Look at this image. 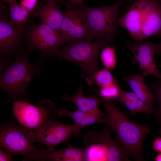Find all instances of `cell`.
<instances>
[{"label": "cell", "instance_id": "obj_1", "mask_svg": "<svg viewBox=\"0 0 161 161\" xmlns=\"http://www.w3.org/2000/svg\"><path fill=\"white\" fill-rule=\"evenodd\" d=\"M101 100L105 111L104 124L114 132L115 141L135 160H144L142 144L150 128L132 121L111 101Z\"/></svg>", "mask_w": 161, "mask_h": 161}, {"label": "cell", "instance_id": "obj_2", "mask_svg": "<svg viewBox=\"0 0 161 161\" xmlns=\"http://www.w3.org/2000/svg\"><path fill=\"white\" fill-rule=\"evenodd\" d=\"M30 53L24 49L14 57L15 61L1 71L0 88L8 95L6 103L18 99L29 100L27 89L32 80L39 73L42 63L40 61L31 63L29 58Z\"/></svg>", "mask_w": 161, "mask_h": 161}, {"label": "cell", "instance_id": "obj_3", "mask_svg": "<svg viewBox=\"0 0 161 161\" xmlns=\"http://www.w3.org/2000/svg\"><path fill=\"white\" fill-rule=\"evenodd\" d=\"M124 0H120L113 5L97 8L78 5L82 21L93 38L112 43L119 35L117 20L120 14L119 8L123 5Z\"/></svg>", "mask_w": 161, "mask_h": 161}, {"label": "cell", "instance_id": "obj_4", "mask_svg": "<svg viewBox=\"0 0 161 161\" xmlns=\"http://www.w3.org/2000/svg\"><path fill=\"white\" fill-rule=\"evenodd\" d=\"M32 131L14 121L2 124L0 129V147L12 155L24 156L25 160H41L42 149L33 145Z\"/></svg>", "mask_w": 161, "mask_h": 161}, {"label": "cell", "instance_id": "obj_5", "mask_svg": "<svg viewBox=\"0 0 161 161\" xmlns=\"http://www.w3.org/2000/svg\"><path fill=\"white\" fill-rule=\"evenodd\" d=\"M109 44L102 39L94 42L91 39L71 42L59 49L56 55L60 60L68 61L81 67L83 70L80 77L91 76L99 70L98 55Z\"/></svg>", "mask_w": 161, "mask_h": 161}, {"label": "cell", "instance_id": "obj_6", "mask_svg": "<svg viewBox=\"0 0 161 161\" xmlns=\"http://www.w3.org/2000/svg\"><path fill=\"white\" fill-rule=\"evenodd\" d=\"M25 49L30 53L35 50L41 53L40 61L55 55L66 42L60 32L48 25L29 23L24 31Z\"/></svg>", "mask_w": 161, "mask_h": 161}, {"label": "cell", "instance_id": "obj_7", "mask_svg": "<svg viewBox=\"0 0 161 161\" xmlns=\"http://www.w3.org/2000/svg\"><path fill=\"white\" fill-rule=\"evenodd\" d=\"M13 110L14 115L20 124L33 131L55 120L57 113L55 105L47 99L40 100L36 106L17 100L14 103Z\"/></svg>", "mask_w": 161, "mask_h": 161}, {"label": "cell", "instance_id": "obj_8", "mask_svg": "<svg viewBox=\"0 0 161 161\" xmlns=\"http://www.w3.org/2000/svg\"><path fill=\"white\" fill-rule=\"evenodd\" d=\"M9 22L3 5L0 6V52L1 61L9 63L8 60L22 52L24 46V31Z\"/></svg>", "mask_w": 161, "mask_h": 161}, {"label": "cell", "instance_id": "obj_9", "mask_svg": "<svg viewBox=\"0 0 161 161\" xmlns=\"http://www.w3.org/2000/svg\"><path fill=\"white\" fill-rule=\"evenodd\" d=\"M32 131L34 142L45 145L49 151L55 150L59 144L66 142L70 136L75 137L80 134L78 125L64 124L55 119L39 129Z\"/></svg>", "mask_w": 161, "mask_h": 161}, {"label": "cell", "instance_id": "obj_10", "mask_svg": "<svg viewBox=\"0 0 161 161\" xmlns=\"http://www.w3.org/2000/svg\"><path fill=\"white\" fill-rule=\"evenodd\" d=\"M126 44L133 55L132 63L134 64H139L142 74L144 75H152L157 79H161V73L157 69L154 58L158 44L147 41L140 44L127 41Z\"/></svg>", "mask_w": 161, "mask_h": 161}, {"label": "cell", "instance_id": "obj_11", "mask_svg": "<svg viewBox=\"0 0 161 161\" xmlns=\"http://www.w3.org/2000/svg\"><path fill=\"white\" fill-rule=\"evenodd\" d=\"M60 32L65 41L69 43L93 38L82 21L78 8H74L68 1Z\"/></svg>", "mask_w": 161, "mask_h": 161}, {"label": "cell", "instance_id": "obj_12", "mask_svg": "<svg viewBox=\"0 0 161 161\" xmlns=\"http://www.w3.org/2000/svg\"><path fill=\"white\" fill-rule=\"evenodd\" d=\"M149 1L135 0L129 6L128 11L117 20V25L127 30L136 41H139Z\"/></svg>", "mask_w": 161, "mask_h": 161}, {"label": "cell", "instance_id": "obj_13", "mask_svg": "<svg viewBox=\"0 0 161 161\" xmlns=\"http://www.w3.org/2000/svg\"><path fill=\"white\" fill-rule=\"evenodd\" d=\"M85 146L95 143H101L105 146L108 151L107 161L129 160V155L110 136L109 128L106 125L101 132L90 131L83 137Z\"/></svg>", "mask_w": 161, "mask_h": 161}, {"label": "cell", "instance_id": "obj_14", "mask_svg": "<svg viewBox=\"0 0 161 161\" xmlns=\"http://www.w3.org/2000/svg\"><path fill=\"white\" fill-rule=\"evenodd\" d=\"M30 15L35 18L38 17L41 23L60 32L64 14L54 0H46L44 5L41 2H38Z\"/></svg>", "mask_w": 161, "mask_h": 161}, {"label": "cell", "instance_id": "obj_15", "mask_svg": "<svg viewBox=\"0 0 161 161\" xmlns=\"http://www.w3.org/2000/svg\"><path fill=\"white\" fill-rule=\"evenodd\" d=\"M154 35L161 36V3L159 0L149 1L139 41Z\"/></svg>", "mask_w": 161, "mask_h": 161}, {"label": "cell", "instance_id": "obj_16", "mask_svg": "<svg viewBox=\"0 0 161 161\" xmlns=\"http://www.w3.org/2000/svg\"><path fill=\"white\" fill-rule=\"evenodd\" d=\"M83 88L79 86L77 88V92L75 95L69 96L64 95L62 97L64 101H71L77 106L78 109L90 114L99 117H104L105 113L99 108V105L101 101L97 96L92 95L89 97L84 96L83 94Z\"/></svg>", "mask_w": 161, "mask_h": 161}, {"label": "cell", "instance_id": "obj_17", "mask_svg": "<svg viewBox=\"0 0 161 161\" xmlns=\"http://www.w3.org/2000/svg\"><path fill=\"white\" fill-rule=\"evenodd\" d=\"M41 161H83L84 147L79 148L69 144L60 150L49 151L42 149Z\"/></svg>", "mask_w": 161, "mask_h": 161}, {"label": "cell", "instance_id": "obj_18", "mask_svg": "<svg viewBox=\"0 0 161 161\" xmlns=\"http://www.w3.org/2000/svg\"><path fill=\"white\" fill-rule=\"evenodd\" d=\"M143 74H134L125 77L126 81L138 98L150 106L153 107L155 96L147 85Z\"/></svg>", "mask_w": 161, "mask_h": 161}, {"label": "cell", "instance_id": "obj_19", "mask_svg": "<svg viewBox=\"0 0 161 161\" xmlns=\"http://www.w3.org/2000/svg\"><path fill=\"white\" fill-rule=\"evenodd\" d=\"M8 4L10 11L9 22L20 28H24V26L27 21L30 13L25 8L18 4L16 0L13 1Z\"/></svg>", "mask_w": 161, "mask_h": 161}, {"label": "cell", "instance_id": "obj_20", "mask_svg": "<svg viewBox=\"0 0 161 161\" xmlns=\"http://www.w3.org/2000/svg\"><path fill=\"white\" fill-rule=\"evenodd\" d=\"M108 151L101 144L95 143L84 147V161H107Z\"/></svg>", "mask_w": 161, "mask_h": 161}, {"label": "cell", "instance_id": "obj_21", "mask_svg": "<svg viewBox=\"0 0 161 161\" xmlns=\"http://www.w3.org/2000/svg\"><path fill=\"white\" fill-rule=\"evenodd\" d=\"M117 81L114 78L110 70L106 68L98 70L93 75L86 79L88 85H91L95 84L101 87L112 85Z\"/></svg>", "mask_w": 161, "mask_h": 161}, {"label": "cell", "instance_id": "obj_22", "mask_svg": "<svg viewBox=\"0 0 161 161\" xmlns=\"http://www.w3.org/2000/svg\"><path fill=\"white\" fill-rule=\"evenodd\" d=\"M119 102L125 105L130 113L133 114L144 113L155 114L156 109L144 102L139 99L129 101L119 99Z\"/></svg>", "mask_w": 161, "mask_h": 161}, {"label": "cell", "instance_id": "obj_23", "mask_svg": "<svg viewBox=\"0 0 161 161\" xmlns=\"http://www.w3.org/2000/svg\"><path fill=\"white\" fill-rule=\"evenodd\" d=\"M116 49L113 47L108 46L101 50L100 58L105 68L110 70L115 67L117 62L115 52Z\"/></svg>", "mask_w": 161, "mask_h": 161}, {"label": "cell", "instance_id": "obj_24", "mask_svg": "<svg viewBox=\"0 0 161 161\" xmlns=\"http://www.w3.org/2000/svg\"><path fill=\"white\" fill-rule=\"evenodd\" d=\"M121 88L117 81L111 85L101 87L97 94L100 100L111 101L118 98L120 94Z\"/></svg>", "mask_w": 161, "mask_h": 161}, {"label": "cell", "instance_id": "obj_25", "mask_svg": "<svg viewBox=\"0 0 161 161\" xmlns=\"http://www.w3.org/2000/svg\"><path fill=\"white\" fill-rule=\"evenodd\" d=\"M59 117L67 116L71 117L74 121L75 124L79 125L87 115L90 114L82 112L78 109L74 111H70L65 107L59 109L58 112Z\"/></svg>", "mask_w": 161, "mask_h": 161}, {"label": "cell", "instance_id": "obj_26", "mask_svg": "<svg viewBox=\"0 0 161 161\" xmlns=\"http://www.w3.org/2000/svg\"><path fill=\"white\" fill-rule=\"evenodd\" d=\"M158 80L151 85V87L155 92L156 100L158 104V108L156 109L155 115L161 125V78Z\"/></svg>", "mask_w": 161, "mask_h": 161}, {"label": "cell", "instance_id": "obj_27", "mask_svg": "<svg viewBox=\"0 0 161 161\" xmlns=\"http://www.w3.org/2000/svg\"><path fill=\"white\" fill-rule=\"evenodd\" d=\"M104 118H102L100 117L92 114L87 115L83 119L80 123L78 125L80 130L84 127L96 123H104Z\"/></svg>", "mask_w": 161, "mask_h": 161}, {"label": "cell", "instance_id": "obj_28", "mask_svg": "<svg viewBox=\"0 0 161 161\" xmlns=\"http://www.w3.org/2000/svg\"><path fill=\"white\" fill-rule=\"evenodd\" d=\"M38 0H21L20 5L25 8L30 13L35 7Z\"/></svg>", "mask_w": 161, "mask_h": 161}, {"label": "cell", "instance_id": "obj_29", "mask_svg": "<svg viewBox=\"0 0 161 161\" xmlns=\"http://www.w3.org/2000/svg\"><path fill=\"white\" fill-rule=\"evenodd\" d=\"M123 99L129 101H134L139 99L134 93L127 92L121 89L120 96L117 99Z\"/></svg>", "mask_w": 161, "mask_h": 161}, {"label": "cell", "instance_id": "obj_30", "mask_svg": "<svg viewBox=\"0 0 161 161\" xmlns=\"http://www.w3.org/2000/svg\"><path fill=\"white\" fill-rule=\"evenodd\" d=\"M13 155L5 150L2 149V148L0 147V161H10L13 160Z\"/></svg>", "mask_w": 161, "mask_h": 161}, {"label": "cell", "instance_id": "obj_31", "mask_svg": "<svg viewBox=\"0 0 161 161\" xmlns=\"http://www.w3.org/2000/svg\"><path fill=\"white\" fill-rule=\"evenodd\" d=\"M152 147L156 151L161 152V137H157L155 139L153 144Z\"/></svg>", "mask_w": 161, "mask_h": 161}, {"label": "cell", "instance_id": "obj_32", "mask_svg": "<svg viewBox=\"0 0 161 161\" xmlns=\"http://www.w3.org/2000/svg\"><path fill=\"white\" fill-rule=\"evenodd\" d=\"M84 0H68V1L73 5L82 4Z\"/></svg>", "mask_w": 161, "mask_h": 161}, {"label": "cell", "instance_id": "obj_33", "mask_svg": "<svg viewBox=\"0 0 161 161\" xmlns=\"http://www.w3.org/2000/svg\"><path fill=\"white\" fill-rule=\"evenodd\" d=\"M160 38H161V36ZM156 54L161 56V41L158 44V47Z\"/></svg>", "mask_w": 161, "mask_h": 161}, {"label": "cell", "instance_id": "obj_34", "mask_svg": "<svg viewBox=\"0 0 161 161\" xmlns=\"http://www.w3.org/2000/svg\"><path fill=\"white\" fill-rule=\"evenodd\" d=\"M155 160L156 161H161V152L155 157Z\"/></svg>", "mask_w": 161, "mask_h": 161}, {"label": "cell", "instance_id": "obj_35", "mask_svg": "<svg viewBox=\"0 0 161 161\" xmlns=\"http://www.w3.org/2000/svg\"><path fill=\"white\" fill-rule=\"evenodd\" d=\"M13 0H0V1L1 3H6L8 4Z\"/></svg>", "mask_w": 161, "mask_h": 161}, {"label": "cell", "instance_id": "obj_36", "mask_svg": "<svg viewBox=\"0 0 161 161\" xmlns=\"http://www.w3.org/2000/svg\"><path fill=\"white\" fill-rule=\"evenodd\" d=\"M158 67H161V64L157 65Z\"/></svg>", "mask_w": 161, "mask_h": 161}, {"label": "cell", "instance_id": "obj_37", "mask_svg": "<svg viewBox=\"0 0 161 161\" xmlns=\"http://www.w3.org/2000/svg\"><path fill=\"white\" fill-rule=\"evenodd\" d=\"M54 0L56 1V3L57 4V2H58V1L59 0Z\"/></svg>", "mask_w": 161, "mask_h": 161}, {"label": "cell", "instance_id": "obj_38", "mask_svg": "<svg viewBox=\"0 0 161 161\" xmlns=\"http://www.w3.org/2000/svg\"><path fill=\"white\" fill-rule=\"evenodd\" d=\"M160 0L161 1V0Z\"/></svg>", "mask_w": 161, "mask_h": 161}]
</instances>
